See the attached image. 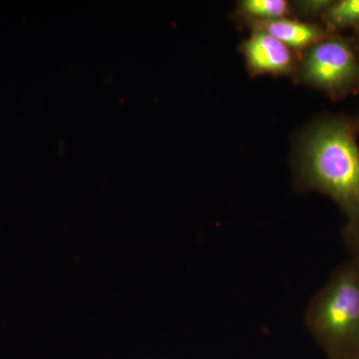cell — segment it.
<instances>
[{"label":"cell","instance_id":"1","mask_svg":"<svg viewBox=\"0 0 359 359\" xmlns=\"http://www.w3.org/2000/svg\"><path fill=\"white\" fill-rule=\"evenodd\" d=\"M302 185L325 194L346 215L359 222V146L351 122L332 118L316 125L306 138Z\"/></svg>","mask_w":359,"mask_h":359},{"label":"cell","instance_id":"2","mask_svg":"<svg viewBox=\"0 0 359 359\" xmlns=\"http://www.w3.org/2000/svg\"><path fill=\"white\" fill-rule=\"evenodd\" d=\"M304 323L327 359L359 354V266L353 259L339 264L314 294Z\"/></svg>","mask_w":359,"mask_h":359},{"label":"cell","instance_id":"3","mask_svg":"<svg viewBox=\"0 0 359 359\" xmlns=\"http://www.w3.org/2000/svg\"><path fill=\"white\" fill-rule=\"evenodd\" d=\"M302 76L330 96L342 97L359 84V59L346 39L328 36L308 48Z\"/></svg>","mask_w":359,"mask_h":359},{"label":"cell","instance_id":"4","mask_svg":"<svg viewBox=\"0 0 359 359\" xmlns=\"http://www.w3.org/2000/svg\"><path fill=\"white\" fill-rule=\"evenodd\" d=\"M248 65L256 73L282 74L292 67V50L280 40L257 29L244 44Z\"/></svg>","mask_w":359,"mask_h":359},{"label":"cell","instance_id":"5","mask_svg":"<svg viewBox=\"0 0 359 359\" xmlns=\"http://www.w3.org/2000/svg\"><path fill=\"white\" fill-rule=\"evenodd\" d=\"M257 28L269 33L290 49L309 48L328 37L327 32L318 26L283 18L261 21Z\"/></svg>","mask_w":359,"mask_h":359},{"label":"cell","instance_id":"6","mask_svg":"<svg viewBox=\"0 0 359 359\" xmlns=\"http://www.w3.org/2000/svg\"><path fill=\"white\" fill-rule=\"evenodd\" d=\"M323 20L330 29L355 28L359 32V0L332 1L323 13Z\"/></svg>","mask_w":359,"mask_h":359},{"label":"cell","instance_id":"7","mask_svg":"<svg viewBox=\"0 0 359 359\" xmlns=\"http://www.w3.org/2000/svg\"><path fill=\"white\" fill-rule=\"evenodd\" d=\"M240 7L242 13L262 21L278 20L289 13V4L285 0H244Z\"/></svg>","mask_w":359,"mask_h":359},{"label":"cell","instance_id":"8","mask_svg":"<svg viewBox=\"0 0 359 359\" xmlns=\"http://www.w3.org/2000/svg\"><path fill=\"white\" fill-rule=\"evenodd\" d=\"M342 238L348 252H351V259L359 266V222L348 223L342 231Z\"/></svg>","mask_w":359,"mask_h":359},{"label":"cell","instance_id":"9","mask_svg":"<svg viewBox=\"0 0 359 359\" xmlns=\"http://www.w3.org/2000/svg\"><path fill=\"white\" fill-rule=\"evenodd\" d=\"M351 359H359V354H358V355L354 356V358H351Z\"/></svg>","mask_w":359,"mask_h":359},{"label":"cell","instance_id":"10","mask_svg":"<svg viewBox=\"0 0 359 359\" xmlns=\"http://www.w3.org/2000/svg\"><path fill=\"white\" fill-rule=\"evenodd\" d=\"M358 35H359V32H358Z\"/></svg>","mask_w":359,"mask_h":359}]
</instances>
